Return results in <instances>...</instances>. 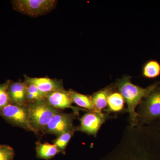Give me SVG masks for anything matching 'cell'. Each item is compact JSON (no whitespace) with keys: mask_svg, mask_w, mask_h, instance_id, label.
<instances>
[{"mask_svg":"<svg viewBox=\"0 0 160 160\" xmlns=\"http://www.w3.org/2000/svg\"><path fill=\"white\" fill-rule=\"evenodd\" d=\"M158 82L143 88L133 84L131 77L125 75L118 79L114 83L116 89L122 95L127 105L126 112L129 113V126H138L136 109L143 99L157 86Z\"/></svg>","mask_w":160,"mask_h":160,"instance_id":"cell-1","label":"cell"},{"mask_svg":"<svg viewBox=\"0 0 160 160\" xmlns=\"http://www.w3.org/2000/svg\"><path fill=\"white\" fill-rule=\"evenodd\" d=\"M29 122L35 133H44L48 123L59 110L55 109L46 100H40L27 104Z\"/></svg>","mask_w":160,"mask_h":160,"instance_id":"cell-2","label":"cell"},{"mask_svg":"<svg viewBox=\"0 0 160 160\" xmlns=\"http://www.w3.org/2000/svg\"><path fill=\"white\" fill-rule=\"evenodd\" d=\"M136 112L138 126L160 121V82L143 99Z\"/></svg>","mask_w":160,"mask_h":160,"instance_id":"cell-3","label":"cell"},{"mask_svg":"<svg viewBox=\"0 0 160 160\" xmlns=\"http://www.w3.org/2000/svg\"><path fill=\"white\" fill-rule=\"evenodd\" d=\"M56 0H14L12 1L13 9L31 17H38L50 12L55 8Z\"/></svg>","mask_w":160,"mask_h":160,"instance_id":"cell-4","label":"cell"},{"mask_svg":"<svg viewBox=\"0 0 160 160\" xmlns=\"http://www.w3.org/2000/svg\"><path fill=\"white\" fill-rule=\"evenodd\" d=\"M0 116L12 126L33 132L29 122L28 107L10 104L0 110Z\"/></svg>","mask_w":160,"mask_h":160,"instance_id":"cell-5","label":"cell"},{"mask_svg":"<svg viewBox=\"0 0 160 160\" xmlns=\"http://www.w3.org/2000/svg\"><path fill=\"white\" fill-rule=\"evenodd\" d=\"M111 116L105 112L89 111L80 119L79 126L77 127V131L96 137L103 124L106 120L111 118Z\"/></svg>","mask_w":160,"mask_h":160,"instance_id":"cell-6","label":"cell"},{"mask_svg":"<svg viewBox=\"0 0 160 160\" xmlns=\"http://www.w3.org/2000/svg\"><path fill=\"white\" fill-rule=\"evenodd\" d=\"M76 114L58 112L48 123L44 130V134L54 135L58 137L63 133L76 129L73 125Z\"/></svg>","mask_w":160,"mask_h":160,"instance_id":"cell-7","label":"cell"},{"mask_svg":"<svg viewBox=\"0 0 160 160\" xmlns=\"http://www.w3.org/2000/svg\"><path fill=\"white\" fill-rule=\"evenodd\" d=\"M45 100L55 109H72L73 113L78 115L80 111H86L85 109L72 105V102L69 98L68 91L65 89L53 92L45 97Z\"/></svg>","mask_w":160,"mask_h":160,"instance_id":"cell-8","label":"cell"},{"mask_svg":"<svg viewBox=\"0 0 160 160\" xmlns=\"http://www.w3.org/2000/svg\"><path fill=\"white\" fill-rule=\"evenodd\" d=\"M24 82L36 86L45 97L53 92L65 89L62 81L49 78H31L25 75Z\"/></svg>","mask_w":160,"mask_h":160,"instance_id":"cell-9","label":"cell"},{"mask_svg":"<svg viewBox=\"0 0 160 160\" xmlns=\"http://www.w3.org/2000/svg\"><path fill=\"white\" fill-rule=\"evenodd\" d=\"M8 92L11 104L27 105V86L25 82L10 81Z\"/></svg>","mask_w":160,"mask_h":160,"instance_id":"cell-10","label":"cell"},{"mask_svg":"<svg viewBox=\"0 0 160 160\" xmlns=\"http://www.w3.org/2000/svg\"><path fill=\"white\" fill-rule=\"evenodd\" d=\"M115 89L114 83L111 84L90 95L92 104L97 111L103 112V110L106 109L107 106L108 97L110 92Z\"/></svg>","mask_w":160,"mask_h":160,"instance_id":"cell-11","label":"cell"},{"mask_svg":"<svg viewBox=\"0 0 160 160\" xmlns=\"http://www.w3.org/2000/svg\"><path fill=\"white\" fill-rule=\"evenodd\" d=\"M125 103L122 95L116 89H114L110 92L108 97L107 108L104 111L109 114L121 113L123 112H126Z\"/></svg>","mask_w":160,"mask_h":160,"instance_id":"cell-12","label":"cell"},{"mask_svg":"<svg viewBox=\"0 0 160 160\" xmlns=\"http://www.w3.org/2000/svg\"><path fill=\"white\" fill-rule=\"evenodd\" d=\"M68 92L72 103L79 108L89 111H97L92 104L91 96L82 94L71 89L68 90Z\"/></svg>","mask_w":160,"mask_h":160,"instance_id":"cell-13","label":"cell"},{"mask_svg":"<svg viewBox=\"0 0 160 160\" xmlns=\"http://www.w3.org/2000/svg\"><path fill=\"white\" fill-rule=\"evenodd\" d=\"M36 151L38 158L46 160L51 159L61 152L54 144L42 143L40 142L36 143Z\"/></svg>","mask_w":160,"mask_h":160,"instance_id":"cell-14","label":"cell"},{"mask_svg":"<svg viewBox=\"0 0 160 160\" xmlns=\"http://www.w3.org/2000/svg\"><path fill=\"white\" fill-rule=\"evenodd\" d=\"M142 75L148 79H154L160 75V64L156 60H149L142 67Z\"/></svg>","mask_w":160,"mask_h":160,"instance_id":"cell-15","label":"cell"},{"mask_svg":"<svg viewBox=\"0 0 160 160\" xmlns=\"http://www.w3.org/2000/svg\"><path fill=\"white\" fill-rule=\"evenodd\" d=\"M133 160H160V147H150L142 149Z\"/></svg>","mask_w":160,"mask_h":160,"instance_id":"cell-16","label":"cell"},{"mask_svg":"<svg viewBox=\"0 0 160 160\" xmlns=\"http://www.w3.org/2000/svg\"><path fill=\"white\" fill-rule=\"evenodd\" d=\"M76 131H77V128L73 130L66 132L65 133L60 135L53 141V144L56 146L61 152L65 151L69 141Z\"/></svg>","mask_w":160,"mask_h":160,"instance_id":"cell-17","label":"cell"},{"mask_svg":"<svg viewBox=\"0 0 160 160\" xmlns=\"http://www.w3.org/2000/svg\"><path fill=\"white\" fill-rule=\"evenodd\" d=\"M10 81L8 80L5 83L0 84V110L10 103L8 92Z\"/></svg>","mask_w":160,"mask_h":160,"instance_id":"cell-18","label":"cell"},{"mask_svg":"<svg viewBox=\"0 0 160 160\" xmlns=\"http://www.w3.org/2000/svg\"><path fill=\"white\" fill-rule=\"evenodd\" d=\"M14 156V149L11 146L0 145V160H13Z\"/></svg>","mask_w":160,"mask_h":160,"instance_id":"cell-19","label":"cell"},{"mask_svg":"<svg viewBox=\"0 0 160 160\" xmlns=\"http://www.w3.org/2000/svg\"><path fill=\"white\" fill-rule=\"evenodd\" d=\"M25 83L27 86V92L33 95L38 101L45 99V96L41 92L36 86L31 83Z\"/></svg>","mask_w":160,"mask_h":160,"instance_id":"cell-20","label":"cell"}]
</instances>
